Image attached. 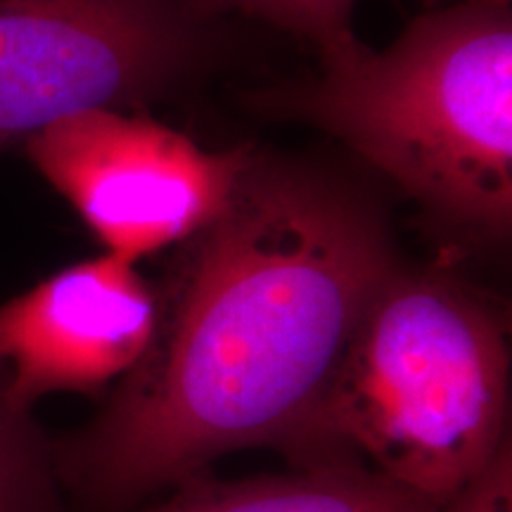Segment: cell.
I'll use <instances>...</instances> for the list:
<instances>
[{"label":"cell","instance_id":"cell-1","mask_svg":"<svg viewBox=\"0 0 512 512\" xmlns=\"http://www.w3.org/2000/svg\"><path fill=\"white\" fill-rule=\"evenodd\" d=\"M183 245L150 347L62 451L69 482L98 501L176 484L235 448H283L399 266L366 188L259 150Z\"/></svg>","mask_w":512,"mask_h":512},{"label":"cell","instance_id":"cell-2","mask_svg":"<svg viewBox=\"0 0 512 512\" xmlns=\"http://www.w3.org/2000/svg\"><path fill=\"white\" fill-rule=\"evenodd\" d=\"M254 107L342 140L432 219L484 242L512 226V17L463 0L415 19L387 50L351 34L309 79Z\"/></svg>","mask_w":512,"mask_h":512},{"label":"cell","instance_id":"cell-3","mask_svg":"<svg viewBox=\"0 0 512 512\" xmlns=\"http://www.w3.org/2000/svg\"><path fill=\"white\" fill-rule=\"evenodd\" d=\"M508 387L501 311L456 275L399 264L283 448L304 467L363 453L377 475L439 508L508 444Z\"/></svg>","mask_w":512,"mask_h":512},{"label":"cell","instance_id":"cell-4","mask_svg":"<svg viewBox=\"0 0 512 512\" xmlns=\"http://www.w3.org/2000/svg\"><path fill=\"white\" fill-rule=\"evenodd\" d=\"M219 36L195 0H0V152L74 114L178 93Z\"/></svg>","mask_w":512,"mask_h":512},{"label":"cell","instance_id":"cell-5","mask_svg":"<svg viewBox=\"0 0 512 512\" xmlns=\"http://www.w3.org/2000/svg\"><path fill=\"white\" fill-rule=\"evenodd\" d=\"M24 150L107 252L131 264L207 228L252 157V147L214 152L174 128L117 110L57 121Z\"/></svg>","mask_w":512,"mask_h":512},{"label":"cell","instance_id":"cell-6","mask_svg":"<svg viewBox=\"0 0 512 512\" xmlns=\"http://www.w3.org/2000/svg\"><path fill=\"white\" fill-rule=\"evenodd\" d=\"M159 299L131 261H79L0 306V389L17 413L53 392H93L150 347Z\"/></svg>","mask_w":512,"mask_h":512},{"label":"cell","instance_id":"cell-7","mask_svg":"<svg viewBox=\"0 0 512 512\" xmlns=\"http://www.w3.org/2000/svg\"><path fill=\"white\" fill-rule=\"evenodd\" d=\"M150 512H434L387 477L358 463L304 467L292 477L216 482L197 475Z\"/></svg>","mask_w":512,"mask_h":512},{"label":"cell","instance_id":"cell-8","mask_svg":"<svg viewBox=\"0 0 512 512\" xmlns=\"http://www.w3.org/2000/svg\"><path fill=\"white\" fill-rule=\"evenodd\" d=\"M195 5L214 19L228 12L264 19L273 27L306 38L318 50L354 34L351 15L356 0H195Z\"/></svg>","mask_w":512,"mask_h":512},{"label":"cell","instance_id":"cell-9","mask_svg":"<svg viewBox=\"0 0 512 512\" xmlns=\"http://www.w3.org/2000/svg\"><path fill=\"white\" fill-rule=\"evenodd\" d=\"M38 489V460L24 415L0 389V512H31Z\"/></svg>","mask_w":512,"mask_h":512},{"label":"cell","instance_id":"cell-10","mask_svg":"<svg viewBox=\"0 0 512 512\" xmlns=\"http://www.w3.org/2000/svg\"><path fill=\"white\" fill-rule=\"evenodd\" d=\"M434 512H512V458L510 446L491 460L475 482Z\"/></svg>","mask_w":512,"mask_h":512}]
</instances>
